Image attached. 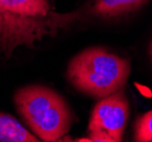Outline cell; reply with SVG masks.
<instances>
[{
	"instance_id": "6da1fadb",
	"label": "cell",
	"mask_w": 152,
	"mask_h": 142,
	"mask_svg": "<svg viewBox=\"0 0 152 142\" xmlns=\"http://www.w3.org/2000/svg\"><path fill=\"white\" fill-rule=\"evenodd\" d=\"M129 73L131 64L127 59L103 48H89L70 60L66 75L75 89L102 99L121 90Z\"/></svg>"
},
{
	"instance_id": "7a4b0ae2",
	"label": "cell",
	"mask_w": 152,
	"mask_h": 142,
	"mask_svg": "<svg viewBox=\"0 0 152 142\" xmlns=\"http://www.w3.org/2000/svg\"><path fill=\"white\" fill-rule=\"evenodd\" d=\"M19 115L42 141H57L69 131L73 114L59 93L43 85H27L14 97Z\"/></svg>"
},
{
	"instance_id": "3957f363",
	"label": "cell",
	"mask_w": 152,
	"mask_h": 142,
	"mask_svg": "<svg viewBox=\"0 0 152 142\" xmlns=\"http://www.w3.org/2000/svg\"><path fill=\"white\" fill-rule=\"evenodd\" d=\"M78 18L75 13L24 16L0 8V55L9 58L18 47H32L45 37H52Z\"/></svg>"
},
{
	"instance_id": "277c9868",
	"label": "cell",
	"mask_w": 152,
	"mask_h": 142,
	"mask_svg": "<svg viewBox=\"0 0 152 142\" xmlns=\"http://www.w3.org/2000/svg\"><path fill=\"white\" fill-rule=\"evenodd\" d=\"M129 116V106L121 90L100 99L90 117L89 136L78 141L121 142Z\"/></svg>"
},
{
	"instance_id": "5b68a950",
	"label": "cell",
	"mask_w": 152,
	"mask_h": 142,
	"mask_svg": "<svg viewBox=\"0 0 152 142\" xmlns=\"http://www.w3.org/2000/svg\"><path fill=\"white\" fill-rule=\"evenodd\" d=\"M149 0H95L93 14L100 17H116L133 13Z\"/></svg>"
},
{
	"instance_id": "8992f818",
	"label": "cell",
	"mask_w": 152,
	"mask_h": 142,
	"mask_svg": "<svg viewBox=\"0 0 152 142\" xmlns=\"http://www.w3.org/2000/svg\"><path fill=\"white\" fill-rule=\"evenodd\" d=\"M35 134L31 133L15 118L0 113V142H38Z\"/></svg>"
},
{
	"instance_id": "52a82bcc",
	"label": "cell",
	"mask_w": 152,
	"mask_h": 142,
	"mask_svg": "<svg viewBox=\"0 0 152 142\" xmlns=\"http://www.w3.org/2000/svg\"><path fill=\"white\" fill-rule=\"evenodd\" d=\"M0 8L24 16H47L51 13L49 0H0Z\"/></svg>"
},
{
	"instance_id": "ba28073f",
	"label": "cell",
	"mask_w": 152,
	"mask_h": 142,
	"mask_svg": "<svg viewBox=\"0 0 152 142\" xmlns=\"http://www.w3.org/2000/svg\"><path fill=\"white\" fill-rule=\"evenodd\" d=\"M134 140L137 142H152V110L145 113L136 121Z\"/></svg>"
},
{
	"instance_id": "9c48e42d",
	"label": "cell",
	"mask_w": 152,
	"mask_h": 142,
	"mask_svg": "<svg viewBox=\"0 0 152 142\" xmlns=\"http://www.w3.org/2000/svg\"><path fill=\"white\" fill-rule=\"evenodd\" d=\"M149 56H150V58L152 60V41L151 43H150V45H149Z\"/></svg>"
}]
</instances>
